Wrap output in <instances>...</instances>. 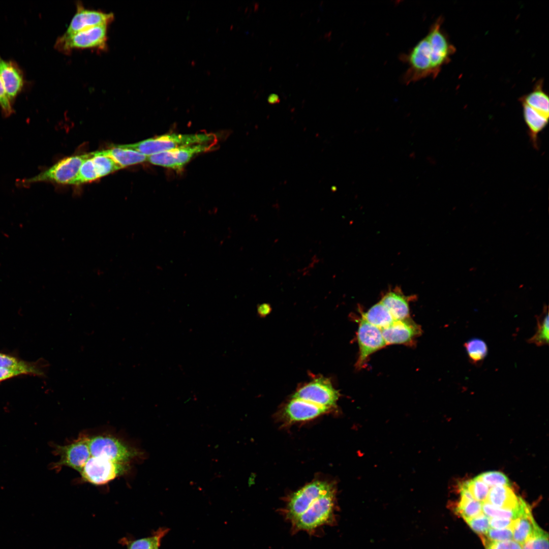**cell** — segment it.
Listing matches in <instances>:
<instances>
[{"mask_svg": "<svg viewBox=\"0 0 549 549\" xmlns=\"http://www.w3.org/2000/svg\"><path fill=\"white\" fill-rule=\"evenodd\" d=\"M481 537H484L491 541L513 540L512 528L497 529L490 528L486 533Z\"/></svg>", "mask_w": 549, "mask_h": 549, "instance_id": "obj_34", "label": "cell"}, {"mask_svg": "<svg viewBox=\"0 0 549 549\" xmlns=\"http://www.w3.org/2000/svg\"><path fill=\"white\" fill-rule=\"evenodd\" d=\"M217 141L190 145L154 154L147 156V161L155 165L180 171L195 156L214 149Z\"/></svg>", "mask_w": 549, "mask_h": 549, "instance_id": "obj_6", "label": "cell"}, {"mask_svg": "<svg viewBox=\"0 0 549 549\" xmlns=\"http://www.w3.org/2000/svg\"><path fill=\"white\" fill-rule=\"evenodd\" d=\"M523 115L528 128V134L533 147L538 150L539 147V135L548 123L549 109L528 105L521 102Z\"/></svg>", "mask_w": 549, "mask_h": 549, "instance_id": "obj_14", "label": "cell"}, {"mask_svg": "<svg viewBox=\"0 0 549 549\" xmlns=\"http://www.w3.org/2000/svg\"><path fill=\"white\" fill-rule=\"evenodd\" d=\"M534 520L531 508L517 518L512 528L513 540L523 545L533 534Z\"/></svg>", "mask_w": 549, "mask_h": 549, "instance_id": "obj_23", "label": "cell"}, {"mask_svg": "<svg viewBox=\"0 0 549 549\" xmlns=\"http://www.w3.org/2000/svg\"><path fill=\"white\" fill-rule=\"evenodd\" d=\"M271 308L269 304L267 303H263L258 306V312L259 314L261 316H265L270 313Z\"/></svg>", "mask_w": 549, "mask_h": 549, "instance_id": "obj_39", "label": "cell"}, {"mask_svg": "<svg viewBox=\"0 0 549 549\" xmlns=\"http://www.w3.org/2000/svg\"><path fill=\"white\" fill-rule=\"evenodd\" d=\"M91 157L92 156L83 162L76 177L71 182V185H78L88 183L99 178Z\"/></svg>", "mask_w": 549, "mask_h": 549, "instance_id": "obj_30", "label": "cell"}, {"mask_svg": "<svg viewBox=\"0 0 549 549\" xmlns=\"http://www.w3.org/2000/svg\"><path fill=\"white\" fill-rule=\"evenodd\" d=\"M107 26L92 27L73 34H63L57 38L54 48L62 53L69 54L76 49H107Z\"/></svg>", "mask_w": 549, "mask_h": 549, "instance_id": "obj_5", "label": "cell"}, {"mask_svg": "<svg viewBox=\"0 0 549 549\" xmlns=\"http://www.w3.org/2000/svg\"><path fill=\"white\" fill-rule=\"evenodd\" d=\"M470 361L475 365L480 364L486 357L488 349L486 344L483 340L472 339L464 344Z\"/></svg>", "mask_w": 549, "mask_h": 549, "instance_id": "obj_27", "label": "cell"}, {"mask_svg": "<svg viewBox=\"0 0 549 549\" xmlns=\"http://www.w3.org/2000/svg\"><path fill=\"white\" fill-rule=\"evenodd\" d=\"M90 154L99 178L121 169L111 158L101 155L97 151Z\"/></svg>", "mask_w": 549, "mask_h": 549, "instance_id": "obj_28", "label": "cell"}, {"mask_svg": "<svg viewBox=\"0 0 549 549\" xmlns=\"http://www.w3.org/2000/svg\"><path fill=\"white\" fill-rule=\"evenodd\" d=\"M128 468L129 465L91 456L80 473L84 481L99 485L106 484L122 475Z\"/></svg>", "mask_w": 549, "mask_h": 549, "instance_id": "obj_8", "label": "cell"}, {"mask_svg": "<svg viewBox=\"0 0 549 549\" xmlns=\"http://www.w3.org/2000/svg\"><path fill=\"white\" fill-rule=\"evenodd\" d=\"M0 77L7 94L12 103L23 88V73L15 62L6 60L0 56Z\"/></svg>", "mask_w": 549, "mask_h": 549, "instance_id": "obj_15", "label": "cell"}, {"mask_svg": "<svg viewBox=\"0 0 549 549\" xmlns=\"http://www.w3.org/2000/svg\"><path fill=\"white\" fill-rule=\"evenodd\" d=\"M389 311L395 320L409 318V307L407 297L398 291L386 293L380 301Z\"/></svg>", "mask_w": 549, "mask_h": 549, "instance_id": "obj_20", "label": "cell"}, {"mask_svg": "<svg viewBox=\"0 0 549 549\" xmlns=\"http://www.w3.org/2000/svg\"><path fill=\"white\" fill-rule=\"evenodd\" d=\"M537 330L534 335L528 340L529 343L538 346L547 345L548 343L549 324L548 308L545 306L541 314L537 318Z\"/></svg>", "mask_w": 549, "mask_h": 549, "instance_id": "obj_26", "label": "cell"}, {"mask_svg": "<svg viewBox=\"0 0 549 549\" xmlns=\"http://www.w3.org/2000/svg\"><path fill=\"white\" fill-rule=\"evenodd\" d=\"M523 499L516 496L510 485H497L490 488L485 502L500 508L515 509Z\"/></svg>", "mask_w": 549, "mask_h": 549, "instance_id": "obj_18", "label": "cell"}, {"mask_svg": "<svg viewBox=\"0 0 549 549\" xmlns=\"http://www.w3.org/2000/svg\"><path fill=\"white\" fill-rule=\"evenodd\" d=\"M335 490L320 497L304 512L291 522L293 530L312 531L324 525L336 523Z\"/></svg>", "mask_w": 549, "mask_h": 549, "instance_id": "obj_3", "label": "cell"}, {"mask_svg": "<svg viewBox=\"0 0 549 549\" xmlns=\"http://www.w3.org/2000/svg\"><path fill=\"white\" fill-rule=\"evenodd\" d=\"M0 106L4 114L9 115L13 111L12 103L9 99L0 77Z\"/></svg>", "mask_w": 549, "mask_h": 549, "instance_id": "obj_36", "label": "cell"}, {"mask_svg": "<svg viewBox=\"0 0 549 549\" xmlns=\"http://www.w3.org/2000/svg\"><path fill=\"white\" fill-rule=\"evenodd\" d=\"M443 22L442 17H439L423 38L407 53L400 56V59L407 65L403 76L406 84L436 78L455 53V47L442 28Z\"/></svg>", "mask_w": 549, "mask_h": 549, "instance_id": "obj_1", "label": "cell"}, {"mask_svg": "<svg viewBox=\"0 0 549 549\" xmlns=\"http://www.w3.org/2000/svg\"><path fill=\"white\" fill-rule=\"evenodd\" d=\"M89 443V437L82 434L69 444L56 445L53 452L59 456V460L53 464V469L65 466L80 473L91 456Z\"/></svg>", "mask_w": 549, "mask_h": 549, "instance_id": "obj_10", "label": "cell"}, {"mask_svg": "<svg viewBox=\"0 0 549 549\" xmlns=\"http://www.w3.org/2000/svg\"><path fill=\"white\" fill-rule=\"evenodd\" d=\"M160 545V544H158V545L155 546L152 549H159Z\"/></svg>", "mask_w": 549, "mask_h": 549, "instance_id": "obj_42", "label": "cell"}, {"mask_svg": "<svg viewBox=\"0 0 549 549\" xmlns=\"http://www.w3.org/2000/svg\"><path fill=\"white\" fill-rule=\"evenodd\" d=\"M218 141L216 134L211 133L196 134H166L137 143L114 145L115 146L136 150L146 156L177 148L198 143Z\"/></svg>", "mask_w": 549, "mask_h": 549, "instance_id": "obj_2", "label": "cell"}, {"mask_svg": "<svg viewBox=\"0 0 549 549\" xmlns=\"http://www.w3.org/2000/svg\"><path fill=\"white\" fill-rule=\"evenodd\" d=\"M362 318L381 329L388 326L395 321L388 309L380 301L362 314Z\"/></svg>", "mask_w": 549, "mask_h": 549, "instance_id": "obj_22", "label": "cell"}, {"mask_svg": "<svg viewBox=\"0 0 549 549\" xmlns=\"http://www.w3.org/2000/svg\"><path fill=\"white\" fill-rule=\"evenodd\" d=\"M334 490L332 484L324 481L316 480L308 484L290 497L285 510V517L291 522L320 497Z\"/></svg>", "mask_w": 549, "mask_h": 549, "instance_id": "obj_9", "label": "cell"}, {"mask_svg": "<svg viewBox=\"0 0 549 549\" xmlns=\"http://www.w3.org/2000/svg\"><path fill=\"white\" fill-rule=\"evenodd\" d=\"M472 497L481 503L486 501L490 487L476 477L463 483Z\"/></svg>", "mask_w": 549, "mask_h": 549, "instance_id": "obj_31", "label": "cell"}, {"mask_svg": "<svg viewBox=\"0 0 549 549\" xmlns=\"http://www.w3.org/2000/svg\"><path fill=\"white\" fill-rule=\"evenodd\" d=\"M455 510L463 518L475 517L483 513L482 503L474 499L464 484L460 486V499Z\"/></svg>", "mask_w": 549, "mask_h": 549, "instance_id": "obj_21", "label": "cell"}, {"mask_svg": "<svg viewBox=\"0 0 549 549\" xmlns=\"http://www.w3.org/2000/svg\"><path fill=\"white\" fill-rule=\"evenodd\" d=\"M490 487L497 485H510L508 478L498 471L483 472L476 477Z\"/></svg>", "mask_w": 549, "mask_h": 549, "instance_id": "obj_32", "label": "cell"}, {"mask_svg": "<svg viewBox=\"0 0 549 549\" xmlns=\"http://www.w3.org/2000/svg\"><path fill=\"white\" fill-rule=\"evenodd\" d=\"M267 101L268 103L270 104H275L279 103L280 101V99L277 94H271L268 97Z\"/></svg>", "mask_w": 549, "mask_h": 549, "instance_id": "obj_40", "label": "cell"}, {"mask_svg": "<svg viewBox=\"0 0 549 549\" xmlns=\"http://www.w3.org/2000/svg\"><path fill=\"white\" fill-rule=\"evenodd\" d=\"M482 538L485 549H523L522 545L513 540L491 541Z\"/></svg>", "mask_w": 549, "mask_h": 549, "instance_id": "obj_35", "label": "cell"}, {"mask_svg": "<svg viewBox=\"0 0 549 549\" xmlns=\"http://www.w3.org/2000/svg\"><path fill=\"white\" fill-rule=\"evenodd\" d=\"M530 508L523 500L520 505L515 509L504 508L495 506L488 502L482 503L483 513L490 518L502 517L516 520Z\"/></svg>", "mask_w": 549, "mask_h": 549, "instance_id": "obj_24", "label": "cell"}, {"mask_svg": "<svg viewBox=\"0 0 549 549\" xmlns=\"http://www.w3.org/2000/svg\"><path fill=\"white\" fill-rule=\"evenodd\" d=\"M113 19L112 13L87 9L78 2L76 12L64 34H73L98 26H108Z\"/></svg>", "mask_w": 549, "mask_h": 549, "instance_id": "obj_12", "label": "cell"}, {"mask_svg": "<svg viewBox=\"0 0 549 549\" xmlns=\"http://www.w3.org/2000/svg\"><path fill=\"white\" fill-rule=\"evenodd\" d=\"M23 374L22 372L0 367V381Z\"/></svg>", "mask_w": 549, "mask_h": 549, "instance_id": "obj_38", "label": "cell"}, {"mask_svg": "<svg viewBox=\"0 0 549 549\" xmlns=\"http://www.w3.org/2000/svg\"><path fill=\"white\" fill-rule=\"evenodd\" d=\"M91 156L90 153L65 158L38 175L25 179L23 184L50 181L59 184H71L83 162Z\"/></svg>", "mask_w": 549, "mask_h": 549, "instance_id": "obj_7", "label": "cell"}, {"mask_svg": "<svg viewBox=\"0 0 549 549\" xmlns=\"http://www.w3.org/2000/svg\"><path fill=\"white\" fill-rule=\"evenodd\" d=\"M329 409L311 402L292 398L285 408V415L291 421H304L314 418Z\"/></svg>", "mask_w": 549, "mask_h": 549, "instance_id": "obj_17", "label": "cell"}, {"mask_svg": "<svg viewBox=\"0 0 549 549\" xmlns=\"http://www.w3.org/2000/svg\"><path fill=\"white\" fill-rule=\"evenodd\" d=\"M0 367L17 370L24 374H42V372L35 366L3 353H0Z\"/></svg>", "mask_w": 549, "mask_h": 549, "instance_id": "obj_29", "label": "cell"}, {"mask_svg": "<svg viewBox=\"0 0 549 549\" xmlns=\"http://www.w3.org/2000/svg\"><path fill=\"white\" fill-rule=\"evenodd\" d=\"M516 520L502 517L490 518L491 528L502 529L508 528H513Z\"/></svg>", "mask_w": 549, "mask_h": 549, "instance_id": "obj_37", "label": "cell"}, {"mask_svg": "<svg viewBox=\"0 0 549 549\" xmlns=\"http://www.w3.org/2000/svg\"><path fill=\"white\" fill-rule=\"evenodd\" d=\"M523 549H534L533 545L532 536L522 545Z\"/></svg>", "mask_w": 549, "mask_h": 549, "instance_id": "obj_41", "label": "cell"}, {"mask_svg": "<svg viewBox=\"0 0 549 549\" xmlns=\"http://www.w3.org/2000/svg\"><path fill=\"white\" fill-rule=\"evenodd\" d=\"M89 444L91 456L106 458L123 464L129 465L144 456L141 451L110 435L89 437Z\"/></svg>", "mask_w": 549, "mask_h": 549, "instance_id": "obj_4", "label": "cell"}, {"mask_svg": "<svg viewBox=\"0 0 549 549\" xmlns=\"http://www.w3.org/2000/svg\"><path fill=\"white\" fill-rule=\"evenodd\" d=\"M339 397L338 391L330 381L321 377L300 387L292 398L303 400L329 410L336 406Z\"/></svg>", "mask_w": 549, "mask_h": 549, "instance_id": "obj_11", "label": "cell"}, {"mask_svg": "<svg viewBox=\"0 0 549 549\" xmlns=\"http://www.w3.org/2000/svg\"><path fill=\"white\" fill-rule=\"evenodd\" d=\"M463 519L471 529L481 537L484 536L490 528V517L483 513L475 517Z\"/></svg>", "mask_w": 549, "mask_h": 549, "instance_id": "obj_33", "label": "cell"}, {"mask_svg": "<svg viewBox=\"0 0 549 549\" xmlns=\"http://www.w3.org/2000/svg\"><path fill=\"white\" fill-rule=\"evenodd\" d=\"M419 330L418 326L409 318L395 320L388 326L381 329L387 345L409 342L419 333Z\"/></svg>", "mask_w": 549, "mask_h": 549, "instance_id": "obj_16", "label": "cell"}, {"mask_svg": "<svg viewBox=\"0 0 549 549\" xmlns=\"http://www.w3.org/2000/svg\"><path fill=\"white\" fill-rule=\"evenodd\" d=\"M111 158L121 168L147 161V156L135 150L114 146L106 150L97 151Z\"/></svg>", "mask_w": 549, "mask_h": 549, "instance_id": "obj_19", "label": "cell"}, {"mask_svg": "<svg viewBox=\"0 0 549 549\" xmlns=\"http://www.w3.org/2000/svg\"><path fill=\"white\" fill-rule=\"evenodd\" d=\"M169 529L167 528H160L151 536L144 537L134 540L126 539L123 540L127 549H152L155 546L160 544L162 539L168 532Z\"/></svg>", "mask_w": 549, "mask_h": 549, "instance_id": "obj_25", "label": "cell"}, {"mask_svg": "<svg viewBox=\"0 0 549 549\" xmlns=\"http://www.w3.org/2000/svg\"><path fill=\"white\" fill-rule=\"evenodd\" d=\"M359 354L357 367H361L372 353L387 345L381 329L361 318L357 331Z\"/></svg>", "mask_w": 549, "mask_h": 549, "instance_id": "obj_13", "label": "cell"}]
</instances>
